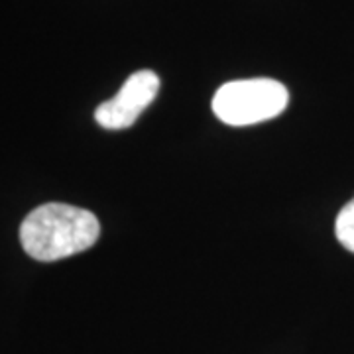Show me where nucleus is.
<instances>
[{
    "mask_svg": "<svg viewBox=\"0 0 354 354\" xmlns=\"http://www.w3.org/2000/svg\"><path fill=\"white\" fill-rule=\"evenodd\" d=\"M160 91V77L153 71H136L124 81L122 88L111 101L102 102L95 111V120L106 130L130 128L138 116L156 99Z\"/></svg>",
    "mask_w": 354,
    "mask_h": 354,
    "instance_id": "3",
    "label": "nucleus"
},
{
    "mask_svg": "<svg viewBox=\"0 0 354 354\" xmlns=\"http://www.w3.org/2000/svg\"><path fill=\"white\" fill-rule=\"evenodd\" d=\"M335 234L342 246L354 254V199L341 209L335 223Z\"/></svg>",
    "mask_w": 354,
    "mask_h": 354,
    "instance_id": "4",
    "label": "nucleus"
},
{
    "mask_svg": "<svg viewBox=\"0 0 354 354\" xmlns=\"http://www.w3.org/2000/svg\"><path fill=\"white\" fill-rule=\"evenodd\" d=\"M290 93L276 79H241L218 88L213 97V113L228 127H250L276 118L286 111Z\"/></svg>",
    "mask_w": 354,
    "mask_h": 354,
    "instance_id": "2",
    "label": "nucleus"
},
{
    "mask_svg": "<svg viewBox=\"0 0 354 354\" xmlns=\"http://www.w3.org/2000/svg\"><path fill=\"white\" fill-rule=\"evenodd\" d=\"M99 218L87 209L46 203L26 216L20 242L26 254L39 262H55L85 252L99 241Z\"/></svg>",
    "mask_w": 354,
    "mask_h": 354,
    "instance_id": "1",
    "label": "nucleus"
}]
</instances>
